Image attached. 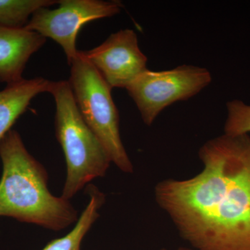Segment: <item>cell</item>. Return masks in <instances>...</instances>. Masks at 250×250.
I'll return each instance as SVG.
<instances>
[{
  "label": "cell",
  "mask_w": 250,
  "mask_h": 250,
  "mask_svg": "<svg viewBox=\"0 0 250 250\" xmlns=\"http://www.w3.org/2000/svg\"><path fill=\"white\" fill-rule=\"evenodd\" d=\"M203 169L155 187V200L197 250H250V136L223 134L200 147Z\"/></svg>",
  "instance_id": "cell-1"
},
{
  "label": "cell",
  "mask_w": 250,
  "mask_h": 250,
  "mask_svg": "<svg viewBox=\"0 0 250 250\" xmlns=\"http://www.w3.org/2000/svg\"><path fill=\"white\" fill-rule=\"evenodd\" d=\"M0 216L55 231L76 223L78 212L69 200L51 193L47 171L28 152L18 131L10 130L0 141Z\"/></svg>",
  "instance_id": "cell-2"
},
{
  "label": "cell",
  "mask_w": 250,
  "mask_h": 250,
  "mask_svg": "<svg viewBox=\"0 0 250 250\" xmlns=\"http://www.w3.org/2000/svg\"><path fill=\"white\" fill-rule=\"evenodd\" d=\"M56 138L66 163L62 196L69 200L94 179L106 175L111 161L77 108L68 81L54 82Z\"/></svg>",
  "instance_id": "cell-3"
},
{
  "label": "cell",
  "mask_w": 250,
  "mask_h": 250,
  "mask_svg": "<svg viewBox=\"0 0 250 250\" xmlns=\"http://www.w3.org/2000/svg\"><path fill=\"white\" fill-rule=\"evenodd\" d=\"M70 85L75 103L83 121L98 137L111 163L126 173L134 166L120 134V118L110 85L82 51L70 64Z\"/></svg>",
  "instance_id": "cell-4"
},
{
  "label": "cell",
  "mask_w": 250,
  "mask_h": 250,
  "mask_svg": "<svg viewBox=\"0 0 250 250\" xmlns=\"http://www.w3.org/2000/svg\"><path fill=\"white\" fill-rule=\"evenodd\" d=\"M211 82L208 69L182 65L161 71L146 69L125 89L136 104L143 123L151 126L165 108L195 96Z\"/></svg>",
  "instance_id": "cell-5"
},
{
  "label": "cell",
  "mask_w": 250,
  "mask_h": 250,
  "mask_svg": "<svg viewBox=\"0 0 250 250\" xmlns=\"http://www.w3.org/2000/svg\"><path fill=\"white\" fill-rule=\"evenodd\" d=\"M58 4L57 9H38L24 28L62 46L69 65L78 54L77 39L82 27L91 21L116 16L123 7L116 0H61Z\"/></svg>",
  "instance_id": "cell-6"
},
{
  "label": "cell",
  "mask_w": 250,
  "mask_h": 250,
  "mask_svg": "<svg viewBox=\"0 0 250 250\" xmlns=\"http://www.w3.org/2000/svg\"><path fill=\"white\" fill-rule=\"evenodd\" d=\"M82 53L111 88H126L147 69V57L132 29L117 31L98 47Z\"/></svg>",
  "instance_id": "cell-7"
},
{
  "label": "cell",
  "mask_w": 250,
  "mask_h": 250,
  "mask_svg": "<svg viewBox=\"0 0 250 250\" xmlns=\"http://www.w3.org/2000/svg\"><path fill=\"white\" fill-rule=\"evenodd\" d=\"M45 42L46 38L26 28L0 25V82L9 85L22 80L29 58Z\"/></svg>",
  "instance_id": "cell-8"
},
{
  "label": "cell",
  "mask_w": 250,
  "mask_h": 250,
  "mask_svg": "<svg viewBox=\"0 0 250 250\" xmlns=\"http://www.w3.org/2000/svg\"><path fill=\"white\" fill-rule=\"evenodd\" d=\"M54 82L42 77L20 81L0 91V141L19 117L27 111L31 100L41 93H49Z\"/></svg>",
  "instance_id": "cell-9"
},
{
  "label": "cell",
  "mask_w": 250,
  "mask_h": 250,
  "mask_svg": "<svg viewBox=\"0 0 250 250\" xmlns=\"http://www.w3.org/2000/svg\"><path fill=\"white\" fill-rule=\"evenodd\" d=\"M90 201L79 217L75 228L65 236L47 243L42 250H81V244L92 225L98 220L99 210L105 202V195L94 185L86 188Z\"/></svg>",
  "instance_id": "cell-10"
},
{
  "label": "cell",
  "mask_w": 250,
  "mask_h": 250,
  "mask_svg": "<svg viewBox=\"0 0 250 250\" xmlns=\"http://www.w3.org/2000/svg\"><path fill=\"white\" fill-rule=\"evenodd\" d=\"M59 1L54 0H0V25L22 28L38 9L49 7Z\"/></svg>",
  "instance_id": "cell-11"
},
{
  "label": "cell",
  "mask_w": 250,
  "mask_h": 250,
  "mask_svg": "<svg viewBox=\"0 0 250 250\" xmlns=\"http://www.w3.org/2000/svg\"><path fill=\"white\" fill-rule=\"evenodd\" d=\"M227 116L224 134L236 136L250 133V105L239 100H231L226 104Z\"/></svg>",
  "instance_id": "cell-12"
},
{
  "label": "cell",
  "mask_w": 250,
  "mask_h": 250,
  "mask_svg": "<svg viewBox=\"0 0 250 250\" xmlns=\"http://www.w3.org/2000/svg\"><path fill=\"white\" fill-rule=\"evenodd\" d=\"M177 250H193L190 249V248H185V247H180V248H177Z\"/></svg>",
  "instance_id": "cell-13"
},
{
  "label": "cell",
  "mask_w": 250,
  "mask_h": 250,
  "mask_svg": "<svg viewBox=\"0 0 250 250\" xmlns=\"http://www.w3.org/2000/svg\"><path fill=\"white\" fill-rule=\"evenodd\" d=\"M161 250H167V249H165V248H163V249H161Z\"/></svg>",
  "instance_id": "cell-14"
}]
</instances>
